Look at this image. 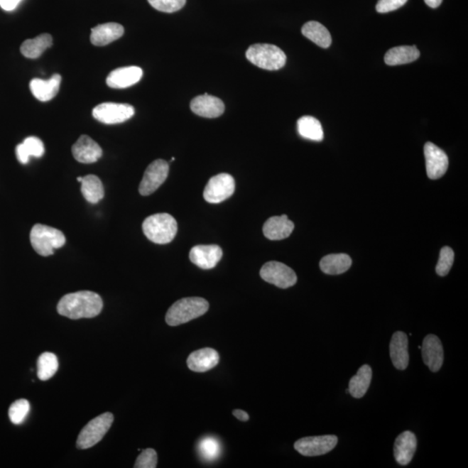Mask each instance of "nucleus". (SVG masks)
Wrapping results in <instances>:
<instances>
[{"mask_svg": "<svg viewBox=\"0 0 468 468\" xmlns=\"http://www.w3.org/2000/svg\"><path fill=\"white\" fill-rule=\"evenodd\" d=\"M104 302L96 293L82 290L66 294L59 301L58 312L70 320L92 318L98 316L103 310Z\"/></svg>", "mask_w": 468, "mask_h": 468, "instance_id": "obj_1", "label": "nucleus"}, {"mask_svg": "<svg viewBox=\"0 0 468 468\" xmlns=\"http://www.w3.org/2000/svg\"><path fill=\"white\" fill-rule=\"evenodd\" d=\"M209 309V304L202 298H182L168 309L166 322L168 325L178 326L203 316Z\"/></svg>", "mask_w": 468, "mask_h": 468, "instance_id": "obj_2", "label": "nucleus"}, {"mask_svg": "<svg viewBox=\"0 0 468 468\" xmlns=\"http://www.w3.org/2000/svg\"><path fill=\"white\" fill-rule=\"evenodd\" d=\"M143 230L149 241L159 245L170 243L178 231V225L172 215L156 214L144 220Z\"/></svg>", "mask_w": 468, "mask_h": 468, "instance_id": "obj_3", "label": "nucleus"}, {"mask_svg": "<svg viewBox=\"0 0 468 468\" xmlns=\"http://www.w3.org/2000/svg\"><path fill=\"white\" fill-rule=\"evenodd\" d=\"M31 246L43 257L54 254L55 249H61L66 242L65 236L56 228L36 224L31 231Z\"/></svg>", "mask_w": 468, "mask_h": 468, "instance_id": "obj_4", "label": "nucleus"}, {"mask_svg": "<svg viewBox=\"0 0 468 468\" xmlns=\"http://www.w3.org/2000/svg\"><path fill=\"white\" fill-rule=\"evenodd\" d=\"M246 58L255 66L267 70H278L286 62L284 52L278 46L268 44L251 45L246 53Z\"/></svg>", "mask_w": 468, "mask_h": 468, "instance_id": "obj_5", "label": "nucleus"}, {"mask_svg": "<svg viewBox=\"0 0 468 468\" xmlns=\"http://www.w3.org/2000/svg\"><path fill=\"white\" fill-rule=\"evenodd\" d=\"M113 422L111 413H104L90 420L78 435L77 447L80 450H87L97 445L107 434Z\"/></svg>", "mask_w": 468, "mask_h": 468, "instance_id": "obj_6", "label": "nucleus"}, {"mask_svg": "<svg viewBox=\"0 0 468 468\" xmlns=\"http://www.w3.org/2000/svg\"><path fill=\"white\" fill-rule=\"evenodd\" d=\"M261 277L269 284L279 288L287 289L293 286L298 281L295 271L285 263L278 261L267 262L262 266Z\"/></svg>", "mask_w": 468, "mask_h": 468, "instance_id": "obj_7", "label": "nucleus"}, {"mask_svg": "<svg viewBox=\"0 0 468 468\" xmlns=\"http://www.w3.org/2000/svg\"><path fill=\"white\" fill-rule=\"evenodd\" d=\"M93 116L104 124H118L131 119L135 115V109L127 104L104 103L93 109Z\"/></svg>", "mask_w": 468, "mask_h": 468, "instance_id": "obj_8", "label": "nucleus"}, {"mask_svg": "<svg viewBox=\"0 0 468 468\" xmlns=\"http://www.w3.org/2000/svg\"><path fill=\"white\" fill-rule=\"evenodd\" d=\"M235 191L234 177L228 174H219L212 177L204 190V199L207 202L218 204L230 198Z\"/></svg>", "mask_w": 468, "mask_h": 468, "instance_id": "obj_9", "label": "nucleus"}, {"mask_svg": "<svg viewBox=\"0 0 468 468\" xmlns=\"http://www.w3.org/2000/svg\"><path fill=\"white\" fill-rule=\"evenodd\" d=\"M338 442L336 435L310 436L297 440L294 448L308 457L328 454L335 448Z\"/></svg>", "mask_w": 468, "mask_h": 468, "instance_id": "obj_10", "label": "nucleus"}, {"mask_svg": "<svg viewBox=\"0 0 468 468\" xmlns=\"http://www.w3.org/2000/svg\"><path fill=\"white\" fill-rule=\"evenodd\" d=\"M169 165L163 160H156L149 165L144 173L139 186L141 195L148 196L155 192L167 180Z\"/></svg>", "mask_w": 468, "mask_h": 468, "instance_id": "obj_11", "label": "nucleus"}, {"mask_svg": "<svg viewBox=\"0 0 468 468\" xmlns=\"http://www.w3.org/2000/svg\"><path fill=\"white\" fill-rule=\"evenodd\" d=\"M424 154L428 178L437 180L446 174L448 168V157L442 149L434 143H427L425 144Z\"/></svg>", "mask_w": 468, "mask_h": 468, "instance_id": "obj_12", "label": "nucleus"}, {"mask_svg": "<svg viewBox=\"0 0 468 468\" xmlns=\"http://www.w3.org/2000/svg\"><path fill=\"white\" fill-rule=\"evenodd\" d=\"M424 364L432 372H437L443 364L444 352L440 338L435 335H428L424 338L422 347Z\"/></svg>", "mask_w": 468, "mask_h": 468, "instance_id": "obj_13", "label": "nucleus"}, {"mask_svg": "<svg viewBox=\"0 0 468 468\" xmlns=\"http://www.w3.org/2000/svg\"><path fill=\"white\" fill-rule=\"evenodd\" d=\"M222 250L216 245H200L192 247L190 258L192 263L203 270L214 268L222 258Z\"/></svg>", "mask_w": 468, "mask_h": 468, "instance_id": "obj_14", "label": "nucleus"}, {"mask_svg": "<svg viewBox=\"0 0 468 468\" xmlns=\"http://www.w3.org/2000/svg\"><path fill=\"white\" fill-rule=\"evenodd\" d=\"M143 76V72L140 67H121L110 72L106 82L110 88L125 89L137 84Z\"/></svg>", "mask_w": 468, "mask_h": 468, "instance_id": "obj_15", "label": "nucleus"}, {"mask_svg": "<svg viewBox=\"0 0 468 468\" xmlns=\"http://www.w3.org/2000/svg\"><path fill=\"white\" fill-rule=\"evenodd\" d=\"M72 155L78 163L90 164L97 163L101 158L103 151L95 141L84 135L73 145Z\"/></svg>", "mask_w": 468, "mask_h": 468, "instance_id": "obj_16", "label": "nucleus"}, {"mask_svg": "<svg viewBox=\"0 0 468 468\" xmlns=\"http://www.w3.org/2000/svg\"><path fill=\"white\" fill-rule=\"evenodd\" d=\"M190 108L196 115L206 118L219 117L225 111V104L219 98L207 93L192 99Z\"/></svg>", "mask_w": 468, "mask_h": 468, "instance_id": "obj_17", "label": "nucleus"}, {"mask_svg": "<svg viewBox=\"0 0 468 468\" xmlns=\"http://www.w3.org/2000/svg\"><path fill=\"white\" fill-rule=\"evenodd\" d=\"M389 353L393 365L399 371H404L410 364V354H408V338L403 332H396L393 334Z\"/></svg>", "mask_w": 468, "mask_h": 468, "instance_id": "obj_18", "label": "nucleus"}, {"mask_svg": "<svg viewBox=\"0 0 468 468\" xmlns=\"http://www.w3.org/2000/svg\"><path fill=\"white\" fill-rule=\"evenodd\" d=\"M219 363L217 351L212 348H204L192 352L187 357V367L192 371L203 373L214 369Z\"/></svg>", "mask_w": 468, "mask_h": 468, "instance_id": "obj_19", "label": "nucleus"}, {"mask_svg": "<svg viewBox=\"0 0 468 468\" xmlns=\"http://www.w3.org/2000/svg\"><path fill=\"white\" fill-rule=\"evenodd\" d=\"M417 448L415 434L405 431L396 438L394 445V456L399 465L407 466L412 461Z\"/></svg>", "mask_w": 468, "mask_h": 468, "instance_id": "obj_20", "label": "nucleus"}, {"mask_svg": "<svg viewBox=\"0 0 468 468\" xmlns=\"http://www.w3.org/2000/svg\"><path fill=\"white\" fill-rule=\"evenodd\" d=\"M293 229V222L284 214L267 219L263 227V233L271 241H281L288 238Z\"/></svg>", "mask_w": 468, "mask_h": 468, "instance_id": "obj_21", "label": "nucleus"}, {"mask_svg": "<svg viewBox=\"0 0 468 468\" xmlns=\"http://www.w3.org/2000/svg\"><path fill=\"white\" fill-rule=\"evenodd\" d=\"M62 77L59 74H55L48 80L34 78L30 82V89L33 95L41 102H48L53 99L60 89Z\"/></svg>", "mask_w": 468, "mask_h": 468, "instance_id": "obj_22", "label": "nucleus"}, {"mask_svg": "<svg viewBox=\"0 0 468 468\" xmlns=\"http://www.w3.org/2000/svg\"><path fill=\"white\" fill-rule=\"evenodd\" d=\"M124 34V26L117 23H106L92 29L90 41L96 46H104L117 40Z\"/></svg>", "mask_w": 468, "mask_h": 468, "instance_id": "obj_23", "label": "nucleus"}, {"mask_svg": "<svg viewBox=\"0 0 468 468\" xmlns=\"http://www.w3.org/2000/svg\"><path fill=\"white\" fill-rule=\"evenodd\" d=\"M420 57L419 50L416 46H397L392 48L385 55V64L389 66L410 64Z\"/></svg>", "mask_w": 468, "mask_h": 468, "instance_id": "obj_24", "label": "nucleus"}, {"mask_svg": "<svg viewBox=\"0 0 468 468\" xmlns=\"http://www.w3.org/2000/svg\"><path fill=\"white\" fill-rule=\"evenodd\" d=\"M372 379V369L371 366L365 364L357 371L349 383L348 391L354 398H361L367 393Z\"/></svg>", "mask_w": 468, "mask_h": 468, "instance_id": "obj_25", "label": "nucleus"}, {"mask_svg": "<svg viewBox=\"0 0 468 468\" xmlns=\"http://www.w3.org/2000/svg\"><path fill=\"white\" fill-rule=\"evenodd\" d=\"M45 146L43 141L36 136L27 137L22 143L16 148V155L19 163L27 164L31 156L40 158L45 154Z\"/></svg>", "mask_w": 468, "mask_h": 468, "instance_id": "obj_26", "label": "nucleus"}, {"mask_svg": "<svg viewBox=\"0 0 468 468\" xmlns=\"http://www.w3.org/2000/svg\"><path fill=\"white\" fill-rule=\"evenodd\" d=\"M302 33L305 38L310 39L317 45L322 47V48H329L332 45V35L326 29V27L320 23L310 21L305 23L304 26L302 27Z\"/></svg>", "mask_w": 468, "mask_h": 468, "instance_id": "obj_27", "label": "nucleus"}, {"mask_svg": "<svg viewBox=\"0 0 468 468\" xmlns=\"http://www.w3.org/2000/svg\"><path fill=\"white\" fill-rule=\"evenodd\" d=\"M352 258L347 254H330L321 259L320 268L325 273L338 275L351 268Z\"/></svg>", "mask_w": 468, "mask_h": 468, "instance_id": "obj_28", "label": "nucleus"}, {"mask_svg": "<svg viewBox=\"0 0 468 468\" xmlns=\"http://www.w3.org/2000/svg\"><path fill=\"white\" fill-rule=\"evenodd\" d=\"M53 37L50 34H41L37 38L28 39L23 43L21 52L27 58L35 59L41 56L53 45Z\"/></svg>", "mask_w": 468, "mask_h": 468, "instance_id": "obj_29", "label": "nucleus"}, {"mask_svg": "<svg viewBox=\"0 0 468 468\" xmlns=\"http://www.w3.org/2000/svg\"><path fill=\"white\" fill-rule=\"evenodd\" d=\"M81 184L82 196L88 202L97 204L104 197L103 183L97 175H89L82 177Z\"/></svg>", "mask_w": 468, "mask_h": 468, "instance_id": "obj_30", "label": "nucleus"}, {"mask_svg": "<svg viewBox=\"0 0 468 468\" xmlns=\"http://www.w3.org/2000/svg\"><path fill=\"white\" fill-rule=\"evenodd\" d=\"M298 131L303 138L315 141L324 139V131L320 121L313 116H305L298 119Z\"/></svg>", "mask_w": 468, "mask_h": 468, "instance_id": "obj_31", "label": "nucleus"}, {"mask_svg": "<svg viewBox=\"0 0 468 468\" xmlns=\"http://www.w3.org/2000/svg\"><path fill=\"white\" fill-rule=\"evenodd\" d=\"M58 359L56 355L50 352L41 354L38 360V376L41 381H47L57 373Z\"/></svg>", "mask_w": 468, "mask_h": 468, "instance_id": "obj_32", "label": "nucleus"}, {"mask_svg": "<svg viewBox=\"0 0 468 468\" xmlns=\"http://www.w3.org/2000/svg\"><path fill=\"white\" fill-rule=\"evenodd\" d=\"M199 454L207 462H214L222 454V445L219 440L211 436L200 440L198 445Z\"/></svg>", "mask_w": 468, "mask_h": 468, "instance_id": "obj_33", "label": "nucleus"}, {"mask_svg": "<svg viewBox=\"0 0 468 468\" xmlns=\"http://www.w3.org/2000/svg\"><path fill=\"white\" fill-rule=\"evenodd\" d=\"M31 406L28 401L21 399L16 401L11 405L9 408V418L11 422L15 425H19L25 422L28 415Z\"/></svg>", "mask_w": 468, "mask_h": 468, "instance_id": "obj_34", "label": "nucleus"}, {"mask_svg": "<svg viewBox=\"0 0 468 468\" xmlns=\"http://www.w3.org/2000/svg\"><path fill=\"white\" fill-rule=\"evenodd\" d=\"M455 261V253L453 249L448 246H444L440 250V258L437 266H436V273L440 277H445L450 273Z\"/></svg>", "mask_w": 468, "mask_h": 468, "instance_id": "obj_35", "label": "nucleus"}, {"mask_svg": "<svg viewBox=\"0 0 468 468\" xmlns=\"http://www.w3.org/2000/svg\"><path fill=\"white\" fill-rule=\"evenodd\" d=\"M148 1L156 10L172 13L182 9L187 0H148Z\"/></svg>", "mask_w": 468, "mask_h": 468, "instance_id": "obj_36", "label": "nucleus"}, {"mask_svg": "<svg viewBox=\"0 0 468 468\" xmlns=\"http://www.w3.org/2000/svg\"><path fill=\"white\" fill-rule=\"evenodd\" d=\"M157 454L153 448H148L141 452L137 458L135 466L136 468H156L157 467Z\"/></svg>", "mask_w": 468, "mask_h": 468, "instance_id": "obj_37", "label": "nucleus"}, {"mask_svg": "<svg viewBox=\"0 0 468 468\" xmlns=\"http://www.w3.org/2000/svg\"><path fill=\"white\" fill-rule=\"evenodd\" d=\"M407 1L408 0H379L376 7L377 13H391L403 6Z\"/></svg>", "mask_w": 468, "mask_h": 468, "instance_id": "obj_38", "label": "nucleus"}, {"mask_svg": "<svg viewBox=\"0 0 468 468\" xmlns=\"http://www.w3.org/2000/svg\"><path fill=\"white\" fill-rule=\"evenodd\" d=\"M22 0H0V7L6 11H11L16 9Z\"/></svg>", "mask_w": 468, "mask_h": 468, "instance_id": "obj_39", "label": "nucleus"}, {"mask_svg": "<svg viewBox=\"0 0 468 468\" xmlns=\"http://www.w3.org/2000/svg\"><path fill=\"white\" fill-rule=\"evenodd\" d=\"M233 415L236 418L241 420V422H247V420H249L250 419L249 415L247 414L246 411L241 410H234L233 411Z\"/></svg>", "mask_w": 468, "mask_h": 468, "instance_id": "obj_40", "label": "nucleus"}, {"mask_svg": "<svg viewBox=\"0 0 468 468\" xmlns=\"http://www.w3.org/2000/svg\"><path fill=\"white\" fill-rule=\"evenodd\" d=\"M424 1L428 6L435 9V8H437L442 5L443 0H424Z\"/></svg>", "mask_w": 468, "mask_h": 468, "instance_id": "obj_41", "label": "nucleus"}, {"mask_svg": "<svg viewBox=\"0 0 468 468\" xmlns=\"http://www.w3.org/2000/svg\"><path fill=\"white\" fill-rule=\"evenodd\" d=\"M82 177H78L77 178V182L81 183L82 182Z\"/></svg>", "mask_w": 468, "mask_h": 468, "instance_id": "obj_42", "label": "nucleus"}]
</instances>
